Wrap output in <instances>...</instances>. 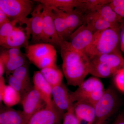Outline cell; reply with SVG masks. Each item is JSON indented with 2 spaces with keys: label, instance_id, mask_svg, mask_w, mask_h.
Segmentation results:
<instances>
[{
  "label": "cell",
  "instance_id": "obj_1",
  "mask_svg": "<svg viewBox=\"0 0 124 124\" xmlns=\"http://www.w3.org/2000/svg\"><path fill=\"white\" fill-rule=\"evenodd\" d=\"M60 50L62 72L67 84L79 86L89 74L90 60L85 53L73 49L67 41L62 42Z\"/></svg>",
  "mask_w": 124,
  "mask_h": 124
},
{
  "label": "cell",
  "instance_id": "obj_2",
  "mask_svg": "<svg viewBox=\"0 0 124 124\" xmlns=\"http://www.w3.org/2000/svg\"><path fill=\"white\" fill-rule=\"evenodd\" d=\"M120 29L110 28L94 33L85 53L90 60L98 55L120 51Z\"/></svg>",
  "mask_w": 124,
  "mask_h": 124
},
{
  "label": "cell",
  "instance_id": "obj_3",
  "mask_svg": "<svg viewBox=\"0 0 124 124\" xmlns=\"http://www.w3.org/2000/svg\"><path fill=\"white\" fill-rule=\"evenodd\" d=\"M119 104V97L115 90L111 87L106 90L101 99L94 105L93 124H106L116 111Z\"/></svg>",
  "mask_w": 124,
  "mask_h": 124
},
{
  "label": "cell",
  "instance_id": "obj_4",
  "mask_svg": "<svg viewBox=\"0 0 124 124\" xmlns=\"http://www.w3.org/2000/svg\"><path fill=\"white\" fill-rule=\"evenodd\" d=\"M33 7V2L30 0H0V7L9 20L22 24L26 22Z\"/></svg>",
  "mask_w": 124,
  "mask_h": 124
},
{
  "label": "cell",
  "instance_id": "obj_5",
  "mask_svg": "<svg viewBox=\"0 0 124 124\" xmlns=\"http://www.w3.org/2000/svg\"><path fill=\"white\" fill-rule=\"evenodd\" d=\"M43 6V31L41 42L47 43L60 49L62 41L60 39L54 23L51 7Z\"/></svg>",
  "mask_w": 124,
  "mask_h": 124
},
{
  "label": "cell",
  "instance_id": "obj_6",
  "mask_svg": "<svg viewBox=\"0 0 124 124\" xmlns=\"http://www.w3.org/2000/svg\"><path fill=\"white\" fill-rule=\"evenodd\" d=\"M21 101L23 113L27 122L33 114L46 106L40 94L33 86L23 95Z\"/></svg>",
  "mask_w": 124,
  "mask_h": 124
},
{
  "label": "cell",
  "instance_id": "obj_7",
  "mask_svg": "<svg viewBox=\"0 0 124 124\" xmlns=\"http://www.w3.org/2000/svg\"><path fill=\"white\" fill-rule=\"evenodd\" d=\"M43 6L39 4L33 9L31 16L28 18L26 23V31L27 36L29 38L31 36L32 39L37 43H41L42 40L43 31Z\"/></svg>",
  "mask_w": 124,
  "mask_h": 124
},
{
  "label": "cell",
  "instance_id": "obj_8",
  "mask_svg": "<svg viewBox=\"0 0 124 124\" xmlns=\"http://www.w3.org/2000/svg\"><path fill=\"white\" fill-rule=\"evenodd\" d=\"M94 33L93 31L84 23L71 33L67 41L73 49L84 53L91 43Z\"/></svg>",
  "mask_w": 124,
  "mask_h": 124
},
{
  "label": "cell",
  "instance_id": "obj_9",
  "mask_svg": "<svg viewBox=\"0 0 124 124\" xmlns=\"http://www.w3.org/2000/svg\"><path fill=\"white\" fill-rule=\"evenodd\" d=\"M63 114L54 106H46L31 116L26 124H59Z\"/></svg>",
  "mask_w": 124,
  "mask_h": 124
},
{
  "label": "cell",
  "instance_id": "obj_10",
  "mask_svg": "<svg viewBox=\"0 0 124 124\" xmlns=\"http://www.w3.org/2000/svg\"><path fill=\"white\" fill-rule=\"evenodd\" d=\"M74 92L70 93L72 101L74 102L84 101L91 94L98 90H104V85L97 78H90L84 81Z\"/></svg>",
  "mask_w": 124,
  "mask_h": 124
},
{
  "label": "cell",
  "instance_id": "obj_11",
  "mask_svg": "<svg viewBox=\"0 0 124 124\" xmlns=\"http://www.w3.org/2000/svg\"><path fill=\"white\" fill-rule=\"evenodd\" d=\"M52 98L54 106L63 114L73 107L70 93L63 82L52 88Z\"/></svg>",
  "mask_w": 124,
  "mask_h": 124
},
{
  "label": "cell",
  "instance_id": "obj_12",
  "mask_svg": "<svg viewBox=\"0 0 124 124\" xmlns=\"http://www.w3.org/2000/svg\"><path fill=\"white\" fill-rule=\"evenodd\" d=\"M78 124H93L95 119L94 106L87 102L79 101L73 105Z\"/></svg>",
  "mask_w": 124,
  "mask_h": 124
},
{
  "label": "cell",
  "instance_id": "obj_13",
  "mask_svg": "<svg viewBox=\"0 0 124 124\" xmlns=\"http://www.w3.org/2000/svg\"><path fill=\"white\" fill-rule=\"evenodd\" d=\"M33 87L40 94L46 106H54L52 98V87L45 79L40 71L34 72Z\"/></svg>",
  "mask_w": 124,
  "mask_h": 124
},
{
  "label": "cell",
  "instance_id": "obj_14",
  "mask_svg": "<svg viewBox=\"0 0 124 124\" xmlns=\"http://www.w3.org/2000/svg\"><path fill=\"white\" fill-rule=\"evenodd\" d=\"M26 56L32 63L46 55L57 52L55 47L47 43H36L26 47Z\"/></svg>",
  "mask_w": 124,
  "mask_h": 124
},
{
  "label": "cell",
  "instance_id": "obj_15",
  "mask_svg": "<svg viewBox=\"0 0 124 124\" xmlns=\"http://www.w3.org/2000/svg\"><path fill=\"white\" fill-rule=\"evenodd\" d=\"M29 38L24 30L20 27H16L10 34L0 45L8 49L12 48H20L23 46L28 45Z\"/></svg>",
  "mask_w": 124,
  "mask_h": 124
},
{
  "label": "cell",
  "instance_id": "obj_16",
  "mask_svg": "<svg viewBox=\"0 0 124 124\" xmlns=\"http://www.w3.org/2000/svg\"><path fill=\"white\" fill-rule=\"evenodd\" d=\"M92 59L106 63L117 72L124 68V58L121 51L98 55Z\"/></svg>",
  "mask_w": 124,
  "mask_h": 124
},
{
  "label": "cell",
  "instance_id": "obj_17",
  "mask_svg": "<svg viewBox=\"0 0 124 124\" xmlns=\"http://www.w3.org/2000/svg\"><path fill=\"white\" fill-rule=\"evenodd\" d=\"M51 8L57 33L62 42L68 41L70 34L64 18L63 12L55 8Z\"/></svg>",
  "mask_w": 124,
  "mask_h": 124
},
{
  "label": "cell",
  "instance_id": "obj_18",
  "mask_svg": "<svg viewBox=\"0 0 124 124\" xmlns=\"http://www.w3.org/2000/svg\"><path fill=\"white\" fill-rule=\"evenodd\" d=\"M117 72L108 64L94 59L90 60L89 74L96 78H107L113 76Z\"/></svg>",
  "mask_w": 124,
  "mask_h": 124
},
{
  "label": "cell",
  "instance_id": "obj_19",
  "mask_svg": "<svg viewBox=\"0 0 124 124\" xmlns=\"http://www.w3.org/2000/svg\"><path fill=\"white\" fill-rule=\"evenodd\" d=\"M43 5L55 8L64 12L72 11L80 3L81 0H36Z\"/></svg>",
  "mask_w": 124,
  "mask_h": 124
},
{
  "label": "cell",
  "instance_id": "obj_20",
  "mask_svg": "<svg viewBox=\"0 0 124 124\" xmlns=\"http://www.w3.org/2000/svg\"><path fill=\"white\" fill-rule=\"evenodd\" d=\"M109 4L102 6L93 13L113 25L115 28L120 29L124 20L116 13Z\"/></svg>",
  "mask_w": 124,
  "mask_h": 124
},
{
  "label": "cell",
  "instance_id": "obj_21",
  "mask_svg": "<svg viewBox=\"0 0 124 124\" xmlns=\"http://www.w3.org/2000/svg\"><path fill=\"white\" fill-rule=\"evenodd\" d=\"M85 24L89 27L94 33L98 31H103L108 28L117 29L95 13L88 14L85 15Z\"/></svg>",
  "mask_w": 124,
  "mask_h": 124
},
{
  "label": "cell",
  "instance_id": "obj_22",
  "mask_svg": "<svg viewBox=\"0 0 124 124\" xmlns=\"http://www.w3.org/2000/svg\"><path fill=\"white\" fill-rule=\"evenodd\" d=\"M22 111L9 110L0 113V124H26Z\"/></svg>",
  "mask_w": 124,
  "mask_h": 124
},
{
  "label": "cell",
  "instance_id": "obj_23",
  "mask_svg": "<svg viewBox=\"0 0 124 124\" xmlns=\"http://www.w3.org/2000/svg\"><path fill=\"white\" fill-rule=\"evenodd\" d=\"M63 15L70 35L78 27L84 24L85 16L75 9L68 12H63Z\"/></svg>",
  "mask_w": 124,
  "mask_h": 124
},
{
  "label": "cell",
  "instance_id": "obj_24",
  "mask_svg": "<svg viewBox=\"0 0 124 124\" xmlns=\"http://www.w3.org/2000/svg\"><path fill=\"white\" fill-rule=\"evenodd\" d=\"M46 81L52 88L62 83L63 72L57 66L46 68L40 71Z\"/></svg>",
  "mask_w": 124,
  "mask_h": 124
},
{
  "label": "cell",
  "instance_id": "obj_25",
  "mask_svg": "<svg viewBox=\"0 0 124 124\" xmlns=\"http://www.w3.org/2000/svg\"><path fill=\"white\" fill-rule=\"evenodd\" d=\"M111 0H81L80 3L75 9L84 15L97 11L102 6L108 4Z\"/></svg>",
  "mask_w": 124,
  "mask_h": 124
},
{
  "label": "cell",
  "instance_id": "obj_26",
  "mask_svg": "<svg viewBox=\"0 0 124 124\" xmlns=\"http://www.w3.org/2000/svg\"><path fill=\"white\" fill-rule=\"evenodd\" d=\"M21 99L20 93L9 85H6L2 96V101L6 106L9 107L14 106L21 101Z\"/></svg>",
  "mask_w": 124,
  "mask_h": 124
},
{
  "label": "cell",
  "instance_id": "obj_27",
  "mask_svg": "<svg viewBox=\"0 0 124 124\" xmlns=\"http://www.w3.org/2000/svg\"><path fill=\"white\" fill-rule=\"evenodd\" d=\"M0 58L2 60L5 68L8 71L12 72L26 63V58L23 55L14 58L6 57L1 54Z\"/></svg>",
  "mask_w": 124,
  "mask_h": 124
},
{
  "label": "cell",
  "instance_id": "obj_28",
  "mask_svg": "<svg viewBox=\"0 0 124 124\" xmlns=\"http://www.w3.org/2000/svg\"><path fill=\"white\" fill-rule=\"evenodd\" d=\"M57 53L55 52L36 61L33 64L41 70L46 68L57 66Z\"/></svg>",
  "mask_w": 124,
  "mask_h": 124
},
{
  "label": "cell",
  "instance_id": "obj_29",
  "mask_svg": "<svg viewBox=\"0 0 124 124\" xmlns=\"http://www.w3.org/2000/svg\"><path fill=\"white\" fill-rule=\"evenodd\" d=\"M12 72V75L28 86H31L29 68L26 63L17 68Z\"/></svg>",
  "mask_w": 124,
  "mask_h": 124
},
{
  "label": "cell",
  "instance_id": "obj_30",
  "mask_svg": "<svg viewBox=\"0 0 124 124\" xmlns=\"http://www.w3.org/2000/svg\"><path fill=\"white\" fill-rule=\"evenodd\" d=\"M19 23L16 20H8L0 25V45L13 30Z\"/></svg>",
  "mask_w": 124,
  "mask_h": 124
},
{
  "label": "cell",
  "instance_id": "obj_31",
  "mask_svg": "<svg viewBox=\"0 0 124 124\" xmlns=\"http://www.w3.org/2000/svg\"><path fill=\"white\" fill-rule=\"evenodd\" d=\"M8 84L9 85L20 93L21 96L22 95L23 96L31 88L12 75L9 77Z\"/></svg>",
  "mask_w": 124,
  "mask_h": 124
},
{
  "label": "cell",
  "instance_id": "obj_32",
  "mask_svg": "<svg viewBox=\"0 0 124 124\" xmlns=\"http://www.w3.org/2000/svg\"><path fill=\"white\" fill-rule=\"evenodd\" d=\"M109 5L116 13L124 20V0H111Z\"/></svg>",
  "mask_w": 124,
  "mask_h": 124
},
{
  "label": "cell",
  "instance_id": "obj_33",
  "mask_svg": "<svg viewBox=\"0 0 124 124\" xmlns=\"http://www.w3.org/2000/svg\"><path fill=\"white\" fill-rule=\"evenodd\" d=\"M113 77L114 83L117 88L124 93V68L117 71Z\"/></svg>",
  "mask_w": 124,
  "mask_h": 124
},
{
  "label": "cell",
  "instance_id": "obj_34",
  "mask_svg": "<svg viewBox=\"0 0 124 124\" xmlns=\"http://www.w3.org/2000/svg\"><path fill=\"white\" fill-rule=\"evenodd\" d=\"M62 124H78L73 107L63 114Z\"/></svg>",
  "mask_w": 124,
  "mask_h": 124
},
{
  "label": "cell",
  "instance_id": "obj_35",
  "mask_svg": "<svg viewBox=\"0 0 124 124\" xmlns=\"http://www.w3.org/2000/svg\"><path fill=\"white\" fill-rule=\"evenodd\" d=\"M1 54L8 58H14L23 55L20 48H12L8 49L7 50L3 52Z\"/></svg>",
  "mask_w": 124,
  "mask_h": 124
},
{
  "label": "cell",
  "instance_id": "obj_36",
  "mask_svg": "<svg viewBox=\"0 0 124 124\" xmlns=\"http://www.w3.org/2000/svg\"><path fill=\"white\" fill-rule=\"evenodd\" d=\"M120 48L124 54V22L121 25L120 31Z\"/></svg>",
  "mask_w": 124,
  "mask_h": 124
},
{
  "label": "cell",
  "instance_id": "obj_37",
  "mask_svg": "<svg viewBox=\"0 0 124 124\" xmlns=\"http://www.w3.org/2000/svg\"><path fill=\"white\" fill-rule=\"evenodd\" d=\"M6 85L4 78L3 77L0 78V104L2 101V96Z\"/></svg>",
  "mask_w": 124,
  "mask_h": 124
},
{
  "label": "cell",
  "instance_id": "obj_38",
  "mask_svg": "<svg viewBox=\"0 0 124 124\" xmlns=\"http://www.w3.org/2000/svg\"><path fill=\"white\" fill-rule=\"evenodd\" d=\"M111 124H124V113H120Z\"/></svg>",
  "mask_w": 124,
  "mask_h": 124
},
{
  "label": "cell",
  "instance_id": "obj_39",
  "mask_svg": "<svg viewBox=\"0 0 124 124\" xmlns=\"http://www.w3.org/2000/svg\"><path fill=\"white\" fill-rule=\"evenodd\" d=\"M9 20L0 7V25Z\"/></svg>",
  "mask_w": 124,
  "mask_h": 124
},
{
  "label": "cell",
  "instance_id": "obj_40",
  "mask_svg": "<svg viewBox=\"0 0 124 124\" xmlns=\"http://www.w3.org/2000/svg\"><path fill=\"white\" fill-rule=\"evenodd\" d=\"M5 67L2 60L0 58V78L2 77L4 72Z\"/></svg>",
  "mask_w": 124,
  "mask_h": 124
}]
</instances>
